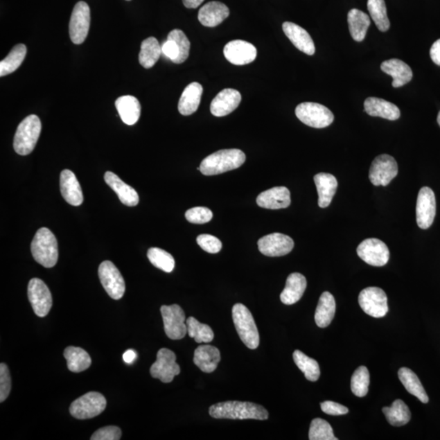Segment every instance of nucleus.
<instances>
[{
    "instance_id": "f257e3e1",
    "label": "nucleus",
    "mask_w": 440,
    "mask_h": 440,
    "mask_svg": "<svg viewBox=\"0 0 440 440\" xmlns=\"http://www.w3.org/2000/svg\"><path fill=\"white\" fill-rule=\"evenodd\" d=\"M210 415L216 419L267 420L268 412L261 405L251 402L226 401L210 407Z\"/></svg>"
},
{
    "instance_id": "f03ea898",
    "label": "nucleus",
    "mask_w": 440,
    "mask_h": 440,
    "mask_svg": "<svg viewBox=\"0 0 440 440\" xmlns=\"http://www.w3.org/2000/svg\"><path fill=\"white\" fill-rule=\"evenodd\" d=\"M247 157L242 150H223L214 152L202 161L200 171L204 175H216L238 169Z\"/></svg>"
},
{
    "instance_id": "7ed1b4c3",
    "label": "nucleus",
    "mask_w": 440,
    "mask_h": 440,
    "mask_svg": "<svg viewBox=\"0 0 440 440\" xmlns=\"http://www.w3.org/2000/svg\"><path fill=\"white\" fill-rule=\"evenodd\" d=\"M31 253L35 261L44 267H53L58 261V244L52 231L42 228L31 243Z\"/></svg>"
},
{
    "instance_id": "20e7f679",
    "label": "nucleus",
    "mask_w": 440,
    "mask_h": 440,
    "mask_svg": "<svg viewBox=\"0 0 440 440\" xmlns=\"http://www.w3.org/2000/svg\"><path fill=\"white\" fill-rule=\"evenodd\" d=\"M42 124L38 116H28L19 124L14 137L13 148L17 154L26 156L31 154L38 142Z\"/></svg>"
},
{
    "instance_id": "39448f33",
    "label": "nucleus",
    "mask_w": 440,
    "mask_h": 440,
    "mask_svg": "<svg viewBox=\"0 0 440 440\" xmlns=\"http://www.w3.org/2000/svg\"><path fill=\"white\" fill-rule=\"evenodd\" d=\"M231 313L240 339L248 349H256L259 345V333L252 313L242 303L235 304Z\"/></svg>"
},
{
    "instance_id": "423d86ee",
    "label": "nucleus",
    "mask_w": 440,
    "mask_h": 440,
    "mask_svg": "<svg viewBox=\"0 0 440 440\" xmlns=\"http://www.w3.org/2000/svg\"><path fill=\"white\" fill-rule=\"evenodd\" d=\"M106 405L107 402L100 393L88 392L72 403L69 413L77 419H91L103 413Z\"/></svg>"
},
{
    "instance_id": "0eeeda50",
    "label": "nucleus",
    "mask_w": 440,
    "mask_h": 440,
    "mask_svg": "<svg viewBox=\"0 0 440 440\" xmlns=\"http://www.w3.org/2000/svg\"><path fill=\"white\" fill-rule=\"evenodd\" d=\"M295 114L301 122L313 128H325L333 122L335 116L321 104L304 102L296 107Z\"/></svg>"
},
{
    "instance_id": "6e6552de",
    "label": "nucleus",
    "mask_w": 440,
    "mask_h": 440,
    "mask_svg": "<svg viewBox=\"0 0 440 440\" xmlns=\"http://www.w3.org/2000/svg\"><path fill=\"white\" fill-rule=\"evenodd\" d=\"M161 313L166 336L173 340L184 339L188 333L184 310L177 304L164 305L161 306Z\"/></svg>"
},
{
    "instance_id": "1a4fd4ad",
    "label": "nucleus",
    "mask_w": 440,
    "mask_h": 440,
    "mask_svg": "<svg viewBox=\"0 0 440 440\" xmlns=\"http://www.w3.org/2000/svg\"><path fill=\"white\" fill-rule=\"evenodd\" d=\"M359 303L363 311L374 318H382L388 313L387 296L378 287H368L360 292Z\"/></svg>"
},
{
    "instance_id": "9d476101",
    "label": "nucleus",
    "mask_w": 440,
    "mask_h": 440,
    "mask_svg": "<svg viewBox=\"0 0 440 440\" xmlns=\"http://www.w3.org/2000/svg\"><path fill=\"white\" fill-rule=\"evenodd\" d=\"M100 283L107 294L115 300L123 298L126 285L121 272L111 261H104L100 263L98 270Z\"/></svg>"
},
{
    "instance_id": "9b49d317",
    "label": "nucleus",
    "mask_w": 440,
    "mask_h": 440,
    "mask_svg": "<svg viewBox=\"0 0 440 440\" xmlns=\"http://www.w3.org/2000/svg\"><path fill=\"white\" fill-rule=\"evenodd\" d=\"M91 12L88 4L83 1L76 3L69 21V36L75 44H82L89 32Z\"/></svg>"
},
{
    "instance_id": "f8f14e48",
    "label": "nucleus",
    "mask_w": 440,
    "mask_h": 440,
    "mask_svg": "<svg viewBox=\"0 0 440 440\" xmlns=\"http://www.w3.org/2000/svg\"><path fill=\"white\" fill-rule=\"evenodd\" d=\"M28 298L32 308L39 317H44L53 307L52 294L47 285L39 278H33L28 285Z\"/></svg>"
},
{
    "instance_id": "ddd939ff",
    "label": "nucleus",
    "mask_w": 440,
    "mask_h": 440,
    "mask_svg": "<svg viewBox=\"0 0 440 440\" xmlns=\"http://www.w3.org/2000/svg\"><path fill=\"white\" fill-rule=\"evenodd\" d=\"M151 376L164 383L173 381L180 373L179 365L176 363V355L173 351L161 349L157 352L156 362L150 368Z\"/></svg>"
},
{
    "instance_id": "4468645a",
    "label": "nucleus",
    "mask_w": 440,
    "mask_h": 440,
    "mask_svg": "<svg viewBox=\"0 0 440 440\" xmlns=\"http://www.w3.org/2000/svg\"><path fill=\"white\" fill-rule=\"evenodd\" d=\"M398 174L397 161L388 155H379L369 170V179L375 186H387Z\"/></svg>"
},
{
    "instance_id": "2eb2a0df",
    "label": "nucleus",
    "mask_w": 440,
    "mask_h": 440,
    "mask_svg": "<svg viewBox=\"0 0 440 440\" xmlns=\"http://www.w3.org/2000/svg\"><path fill=\"white\" fill-rule=\"evenodd\" d=\"M358 256L366 263L373 267L385 266L390 258L387 245L377 238L363 240L356 249Z\"/></svg>"
},
{
    "instance_id": "dca6fc26",
    "label": "nucleus",
    "mask_w": 440,
    "mask_h": 440,
    "mask_svg": "<svg viewBox=\"0 0 440 440\" xmlns=\"http://www.w3.org/2000/svg\"><path fill=\"white\" fill-rule=\"evenodd\" d=\"M437 215V200L432 189L421 188L416 201V223L420 229H428L432 225Z\"/></svg>"
},
{
    "instance_id": "f3484780",
    "label": "nucleus",
    "mask_w": 440,
    "mask_h": 440,
    "mask_svg": "<svg viewBox=\"0 0 440 440\" xmlns=\"http://www.w3.org/2000/svg\"><path fill=\"white\" fill-rule=\"evenodd\" d=\"M294 247L293 239L282 234H272L258 240L259 252L268 257L286 256L292 252Z\"/></svg>"
},
{
    "instance_id": "a211bd4d",
    "label": "nucleus",
    "mask_w": 440,
    "mask_h": 440,
    "mask_svg": "<svg viewBox=\"0 0 440 440\" xmlns=\"http://www.w3.org/2000/svg\"><path fill=\"white\" fill-rule=\"evenodd\" d=\"M224 54L225 58L235 66H245L256 60L257 49L247 41L234 40L226 44Z\"/></svg>"
},
{
    "instance_id": "6ab92c4d",
    "label": "nucleus",
    "mask_w": 440,
    "mask_h": 440,
    "mask_svg": "<svg viewBox=\"0 0 440 440\" xmlns=\"http://www.w3.org/2000/svg\"><path fill=\"white\" fill-rule=\"evenodd\" d=\"M242 100V96L238 91L233 88H227L221 91L211 104V112L215 117H225L233 113Z\"/></svg>"
},
{
    "instance_id": "aec40b11",
    "label": "nucleus",
    "mask_w": 440,
    "mask_h": 440,
    "mask_svg": "<svg viewBox=\"0 0 440 440\" xmlns=\"http://www.w3.org/2000/svg\"><path fill=\"white\" fill-rule=\"evenodd\" d=\"M258 206L270 210L285 209L291 203L290 190L285 187H275L259 194L256 199Z\"/></svg>"
},
{
    "instance_id": "412c9836",
    "label": "nucleus",
    "mask_w": 440,
    "mask_h": 440,
    "mask_svg": "<svg viewBox=\"0 0 440 440\" xmlns=\"http://www.w3.org/2000/svg\"><path fill=\"white\" fill-rule=\"evenodd\" d=\"M284 33L296 48L305 54L313 55L316 52L314 42L311 35L303 28L294 24L293 22L286 21L282 25Z\"/></svg>"
},
{
    "instance_id": "4be33fe9",
    "label": "nucleus",
    "mask_w": 440,
    "mask_h": 440,
    "mask_svg": "<svg viewBox=\"0 0 440 440\" xmlns=\"http://www.w3.org/2000/svg\"><path fill=\"white\" fill-rule=\"evenodd\" d=\"M60 188L64 200L72 206H78L83 202V195L80 182L75 174L69 170H64L60 177Z\"/></svg>"
},
{
    "instance_id": "5701e85b",
    "label": "nucleus",
    "mask_w": 440,
    "mask_h": 440,
    "mask_svg": "<svg viewBox=\"0 0 440 440\" xmlns=\"http://www.w3.org/2000/svg\"><path fill=\"white\" fill-rule=\"evenodd\" d=\"M229 8L225 3L213 1L202 6L198 12V20L206 27H215L229 16Z\"/></svg>"
},
{
    "instance_id": "b1692460",
    "label": "nucleus",
    "mask_w": 440,
    "mask_h": 440,
    "mask_svg": "<svg viewBox=\"0 0 440 440\" xmlns=\"http://www.w3.org/2000/svg\"><path fill=\"white\" fill-rule=\"evenodd\" d=\"M364 111L372 117H380L391 121L399 119L401 110L396 105L377 97H369L364 100Z\"/></svg>"
},
{
    "instance_id": "393cba45",
    "label": "nucleus",
    "mask_w": 440,
    "mask_h": 440,
    "mask_svg": "<svg viewBox=\"0 0 440 440\" xmlns=\"http://www.w3.org/2000/svg\"><path fill=\"white\" fill-rule=\"evenodd\" d=\"M105 182L109 186L117 193L119 200L127 206H136L138 205L140 198L135 189L124 183L118 176L111 171L105 173Z\"/></svg>"
},
{
    "instance_id": "a878e982",
    "label": "nucleus",
    "mask_w": 440,
    "mask_h": 440,
    "mask_svg": "<svg viewBox=\"0 0 440 440\" xmlns=\"http://www.w3.org/2000/svg\"><path fill=\"white\" fill-rule=\"evenodd\" d=\"M381 69L393 78L392 87H401L409 83L413 78V71L407 64L399 59H390L383 62Z\"/></svg>"
},
{
    "instance_id": "bb28decb",
    "label": "nucleus",
    "mask_w": 440,
    "mask_h": 440,
    "mask_svg": "<svg viewBox=\"0 0 440 440\" xmlns=\"http://www.w3.org/2000/svg\"><path fill=\"white\" fill-rule=\"evenodd\" d=\"M220 351L211 345H201L194 352L193 362L204 373H212L220 362Z\"/></svg>"
},
{
    "instance_id": "cd10ccee",
    "label": "nucleus",
    "mask_w": 440,
    "mask_h": 440,
    "mask_svg": "<svg viewBox=\"0 0 440 440\" xmlns=\"http://www.w3.org/2000/svg\"><path fill=\"white\" fill-rule=\"evenodd\" d=\"M306 288H307L306 277L299 272L292 273L287 278L285 289L281 292V302L285 305L299 302L303 297Z\"/></svg>"
},
{
    "instance_id": "c85d7f7f",
    "label": "nucleus",
    "mask_w": 440,
    "mask_h": 440,
    "mask_svg": "<svg viewBox=\"0 0 440 440\" xmlns=\"http://www.w3.org/2000/svg\"><path fill=\"white\" fill-rule=\"evenodd\" d=\"M202 92V86L196 82L185 87L178 105L180 114L189 116L195 113L200 105Z\"/></svg>"
},
{
    "instance_id": "c756f323",
    "label": "nucleus",
    "mask_w": 440,
    "mask_h": 440,
    "mask_svg": "<svg viewBox=\"0 0 440 440\" xmlns=\"http://www.w3.org/2000/svg\"><path fill=\"white\" fill-rule=\"evenodd\" d=\"M318 192V205L321 208H326L331 205L333 196L337 188L335 176L328 173H319L314 176Z\"/></svg>"
},
{
    "instance_id": "7c9ffc66",
    "label": "nucleus",
    "mask_w": 440,
    "mask_h": 440,
    "mask_svg": "<svg viewBox=\"0 0 440 440\" xmlns=\"http://www.w3.org/2000/svg\"><path fill=\"white\" fill-rule=\"evenodd\" d=\"M120 118L125 124L132 126L138 122L141 117V106L135 96H124L115 101Z\"/></svg>"
},
{
    "instance_id": "2f4dec72",
    "label": "nucleus",
    "mask_w": 440,
    "mask_h": 440,
    "mask_svg": "<svg viewBox=\"0 0 440 440\" xmlns=\"http://www.w3.org/2000/svg\"><path fill=\"white\" fill-rule=\"evenodd\" d=\"M336 311L335 297L330 292H324L315 313V322L319 328H326L331 325Z\"/></svg>"
},
{
    "instance_id": "473e14b6",
    "label": "nucleus",
    "mask_w": 440,
    "mask_h": 440,
    "mask_svg": "<svg viewBox=\"0 0 440 440\" xmlns=\"http://www.w3.org/2000/svg\"><path fill=\"white\" fill-rule=\"evenodd\" d=\"M350 34L356 42H362L370 26V18L367 14L359 9L353 8L347 14Z\"/></svg>"
},
{
    "instance_id": "72a5a7b5",
    "label": "nucleus",
    "mask_w": 440,
    "mask_h": 440,
    "mask_svg": "<svg viewBox=\"0 0 440 440\" xmlns=\"http://www.w3.org/2000/svg\"><path fill=\"white\" fill-rule=\"evenodd\" d=\"M64 356L69 371L73 373L85 371L91 364L89 354L81 347L68 346L64 351Z\"/></svg>"
},
{
    "instance_id": "f704fd0d",
    "label": "nucleus",
    "mask_w": 440,
    "mask_h": 440,
    "mask_svg": "<svg viewBox=\"0 0 440 440\" xmlns=\"http://www.w3.org/2000/svg\"><path fill=\"white\" fill-rule=\"evenodd\" d=\"M399 378L407 392L418 398V399L427 404L429 401L428 394L425 393L423 384L416 375L407 368H401L398 372Z\"/></svg>"
},
{
    "instance_id": "c9c22d12",
    "label": "nucleus",
    "mask_w": 440,
    "mask_h": 440,
    "mask_svg": "<svg viewBox=\"0 0 440 440\" xmlns=\"http://www.w3.org/2000/svg\"><path fill=\"white\" fill-rule=\"evenodd\" d=\"M382 412L388 423L394 427H402L409 423L411 419L409 407L401 400L394 401L391 407H383Z\"/></svg>"
},
{
    "instance_id": "e433bc0d",
    "label": "nucleus",
    "mask_w": 440,
    "mask_h": 440,
    "mask_svg": "<svg viewBox=\"0 0 440 440\" xmlns=\"http://www.w3.org/2000/svg\"><path fill=\"white\" fill-rule=\"evenodd\" d=\"M161 53L159 41L155 37H150L142 42L139 62L143 68L150 69L159 61Z\"/></svg>"
},
{
    "instance_id": "4c0bfd02",
    "label": "nucleus",
    "mask_w": 440,
    "mask_h": 440,
    "mask_svg": "<svg viewBox=\"0 0 440 440\" xmlns=\"http://www.w3.org/2000/svg\"><path fill=\"white\" fill-rule=\"evenodd\" d=\"M27 49L25 44H17L0 62V76L3 77L15 72L26 58Z\"/></svg>"
},
{
    "instance_id": "58836bf2",
    "label": "nucleus",
    "mask_w": 440,
    "mask_h": 440,
    "mask_svg": "<svg viewBox=\"0 0 440 440\" xmlns=\"http://www.w3.org/2000/svg\"><path fill=\"white\" fill-rule=\"evenodd\" d=\"M294 363L302 371L306 378L311 382H316L321 376V369L317 360L308 358L303 352L296 350L293 354Z\"/></svg>"
},
{
    "instance_id": "ea45409f",
    "label": "nucleus",
    "mask_w": 440,
    "mask_h": 440,
    "mask_svg": "<svg viewBox=\"0 0 440 440\" xmlns=\"http://www.w3.org/2000/svg\"><path fill=\"white\" fill-rule=\"evenodd\" d=\"M187 331L190 337L195 340L197 344H209L214 340V332L212 328L205 324L199 322L197 319L190 317L186 319Z\"/></svg>"
},
{
    "instance_id": "a19ab883",
    "label": "nucleus",
    "mask_w": 440,
    "mask_h": 440,
    "mask_svg": "<svg viewBox=\"0 0 440 440\" xmlns=\"http://www.w3.org/2000/svg\"><path fill=\"white\" fill-rule=\"evenodd\" d=\"M368 10L375 25L382 32H386L390 28L391 23L388 19L386 3L384 0H368Z\"/></svg>"
},
{
    "instance_id": "79ce46f5",
    "label": "nucleus",
    "mask_w": 440,
    "mask_h": 440,
    "mask_svg": "<svg viewBox=\"0 0 440 440\" xmlns=\"http://www.w3.org/2000/svg\"><path fill=\"white\" fill-rule=\"evenodd\" d=\"M147 256L150 263L159 270L166 272H171L175 268V259L168 252L160 248H150L148 251Z\"/></svg>"
},
{
    "instance_id": "37998d69",
    "label": "nucleus",
    "mask_w": 440,
    "mask_h": 440,
    "mask_svg": "<svg viewBox=\"0 0 440 440\" xmlns=\"http://www.w3.org/2000/svg\"><path fill=\"white\" fill-rule=\"evenodd\" d=\"M370 382L369 372L365 366H360L352 375L351 389L354 395L358 397H364L369 391Z\"/></svg>"
},
{
    "instance_id": "c03bdc74",
    "label": "nucleus",
    "mask_w": 440,
    "mask_h": 440,
    "mask_svg": "<svg viewBox=\"0 0 440 440\" xmlns=\"http://www.w3.org/2000/svg\"><path fill=\"white\" fill-rule=\"evenodd\" d=\"M310 440H337L330 423L322 419H315L310 425Z\"/></svg>"
},
{
    "instance_id": "a18cd8bd",
    "label": "nucleus",
    "mask_w": 440,
    "mask_h": 440,
    "mask_svg": "<svg viewBox=\"0 0 440 440\" xmlns=\"http://www.w3.org/2000/svg\"><path fill=\"white\" fill-rule=\"evenodd\" d=\"M168 39L174 41L179 50L178 58L174 63L182 64L188 58L190 51V42L182 30L175 29L171 30L168 36Z\"/></svg>"
},
{
    "instance_id": "49530a36",
    "label": "nucleus",
    "mask_w": 440,
    "mask_h": 440,
    "mask_svg": "<svg viewBox=\"0 0 440 440\" xmlns=\"http://www.w3.org/2000/svg\"><path fill=\"white\" fill-rule=\"evenodd\" d=\"M185 218H186L189 223L203 225L208 223L212 220L213 213L206 207H193L185 213Z\"/></svg>"
},
{
    "instance_id": "de8ad7c7",
    "label": "nucleus",
    "mask_w": 440,
    "mask_h": 440,
    "mask_svg": "<svg viewBox=\"0 0 440 440\" xmlns=\"http://www.w3.org/2000/svg\"><path fill=\"white\" fill-rule=\"evenodd\" d=\"M197 243L203 251L210 254H217L221 251L222 243L220 239L209 234L198 236Z\"/></svg>"
},
{
    "instance_id": "09e8293b",
    "label": "nucleus",
    "mask_w": 440,
    "mask_h": 440,
    "mask_svg": "<svg viewBox=\"0 0 440 440\" xmlns=\"http://www.w3.org/2000/svg\"><path fill=\"white\" fill-rule=\"evenodd\" d=\"M11 391V376L8 366L0 364V402L6 401Z\"/></svg>"
},
{
    "instance_id": "8fccbe9b",
    "label": "nucleus",
    "mask_w": 440,
    "mask_h": 440,
    "mask_svg": "<svg viewBox=\"0 0 440 440\" xmlns=\"http://www.w3.org/2000/svg\"><path fill=\"white\" fill-rule=\"evenodd\" d=\"M122 437V430L114 425H109L97 430L96 432L91 435V440H119Z\"/></svg>"
},
{
    "instance_id": "3c124183",
    "label": "nucleus",
    "mask_w": 440,
    "mask_h": 440,
    "mask_svg": "<svg viewBox=\"0 0 440 440\" xmlns=\"http://www.w3.org/2000/svg\"><path fill=\"white\" fill-rule=\"evenodd\" d=\"M321 407L324 413L331 416L345 415L349 412L346 407L333 401L323 402Z\"/></svg>"
},
{
    "instance_id": "603ef678",
    "label": "nucleus",
    "mask_w": 440,
    "mask_h": 440,
    "mask_svg": "<svg viewBox=\"0 0 440 440\" xmlns=\"http://www.w3.org/2000/svg\"><path fill=\"white\" fill-rule=\"evenodd\" d=\"M161 52L173 62H175V60L177 58L179 55L177 45H176L174 41L168 39L165 42L163 47H161Z\"/></svg>"
},
{
    "instance_id": "864d4df0",
    "label": "nucleus",
    "mask_w": 440,
    "mask_h": 440,
    "mask_svg": "<svg viewBox=\"0 0 440 440\" xmlns=\"http://www.w3.org/2000/svg\"><path fill=\"white\" fill-rule=\"evenodd\" d=\"M430 55L433 62L440 67V39L434 42L430 49Z\"/></svg>"
},
{
    "instance_id": "5fc2aeb1",
    "label": "nucleus",
    "mask_w": 440,
    "mask_h": 440,
    "mask_svg": "<svg viewBox=\"0 0 440 440\" xmlns=\"http://www.w3.org/2000/svg\"><path fill=\"white\" fill-rule=\"evenodd\" d=\"M123 358L127 364H132L137 359L136 351L133 350H127L123 354Z\"/></svg>"
},
{
    "instance_id": "6e6d98bb",
    "label": "nucleus",
    "mask_w": 440,
    "mask_h": 440,
    "mask_svg": "<svg viewBox=\"0 0 440 440\" xmlns=\"http://www.w3.org/2000/svg\"><path fill=\"white\" fill-rule=\"evenodd\" d=\"M204 1H205V0H183L184 6L187 8H197L200 6Z\"/></svg>"
},
{
    "instance_id": "4d7b16f0",
    "label": "nucleus",
    "mask_w": 440,
    "mask_h": 440,
    "mask_svg": "<svg viewBox=\"0 0 440 440\" xmlns=\"http://www.w3.org/2000/svg\"><path fill=\"white\" fill-rule=\"evenodd\" d=\"M437 122H438V123L439 125V127H440V111H439V113L438 114Z\"/></svg>"
},
{
    "instance_id": "13d9d810",
    "label": "nucleus",
    "mask_w": 440,
    "mask_h": 440,
    "mask_svg": "<svg viewBox=\"0 0 440 440\" xmlns=\"http://www.w3.org/2000/svg\"><path fill=\"white\" fill-rule=\"evenodd\" d=\"M127 1H130V0H127Z\"/></svg>"
}]
</instances>
